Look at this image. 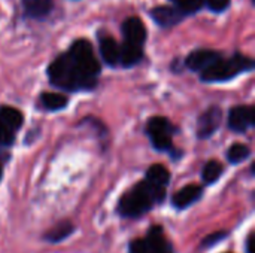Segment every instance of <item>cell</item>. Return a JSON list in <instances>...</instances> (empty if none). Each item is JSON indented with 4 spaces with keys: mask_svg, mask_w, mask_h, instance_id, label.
<instances>
[{
    "mask_svg": "<svg viewBox=\"0 0 255 253\" xmlns=\"http://www.w3.org/2000/svg\"><path fill=\"white\" fill-rule=\"evenodd\" d=\"M100 63L87 39L75 40L48 67L49 82L66 91L93 89L97 85Z\"/></svg>",
    "mask_w": 255,
    "mask_h": 253,
    "instance_id": "6da1fadb",
    "label": "cell"
},
{
    "mask_svg": "<svg viewBox=\"0 0 255 253\" xmlns=\"http://www.w3.org/2000/svg\"><path fill=\"white\" fill-rule=\"evenodd\" d=\"M164 200V188L154 186L146 180L137 183L131 191H128L118 204V210L123 216L137 218L148 212L154 203H161Z\"/></svg>",
    "mask_w": 255,
    "mask_h": 253,
    "instance_id": "7a4b0ae2",
    "label": "cell"
},
{
    "mask_svg": "<svg viewBox=\"0 0 255 253\" xmlns=\"http://www.w3.org/2000/svg\"><path fill=\"white\" fill-rule=\"evenodd\" d=\"M254 69V60L244 55V54H235L230 58H220L212 66L205 69L200 73V78L203 82H224L230 81L235 76L251 72Z\"/></svg>",
    "mask_w": 255,
    "mask_h": 253,
    "instance_id": "3957f363",
    "label": "cell"
},
{
    "mask_svg": "<svg viewBox=\"0 0 255 253\" xmlns=\"http://www.w3.org/2000/svg\"><path fill=\"white\" fill-rule=\"evenodd\" d=\"M146 133L151 137V142L155 149L160 151H167L172 148V125L166 118H151L146 125Z\"/></svg>",
    "mask_w": 255,
    "mask_h": 253,
    "instance_id": "277c9868",
    "label": "cell"
},
{
    "mask_svg": "<svg viewBox=\"0 0 255 253\" xmlns=\"http://www.w3.org/2000/svg\"><path fill=\"white\" fill-rule=\"evenodd\" d=\"M121 31L124 43L143 48V43L146 40V28L139 16H128L127 19H124V22L121 24Z\"/></svg>",
    "mask_w": 255,
    "mask_h": 253,
    "instance_id": "5b68a950",
    "label": "cell"
},
{
    "mask_svg": "<svg viewBox=\"0 0 255 253\" xmlns=\"http://www.w3.org/2000/svg\"><path fill=\"white\" fill-rule=\"evenodd\" d=\"M149 15L154 19V22L163 28H170V27L179 24L185 18V15L181 13L173 4L155 6L149 10Z\"/></svg>",
    "mask_w": 255,
    "mask_h": 253,
    "instance_id": "8992f818",
    "label": "cell"
},
{
    "mask_svg": "<svg viewBox=\"0 0 255 253\" xmlns=\"http://www.w3.org/2000/svg\"><path fill=\"white\" fill-rule=\"evenodd\" d=\"M221 52L212 49H196L185 58V66L193 72H203L221 58Z\"/></svg>",
    "mask_w": 255,
    "mask_h": 253,
    "instance_id": "52a82bcc",
    "label": "cell"
},
{
    "mask_svg": "<svg viewBox=\"0 0 255 253\" xmlns=\"http://www.w3.org/2000/svg\"><path fill=\"white\" fill-rule=\"evenodd\" d=\"M254 125V109L251 106H236L229 113V127L236 133H245Z\"/></svg>",
    "mask_w": 255,
    "mask_h": 253,
    "instance_id": "ba28073f",
    "label": "cell"
},
{
    "mask_svg": "<svg viewBox=\"0 0 255 253\" xmlns=\"http://www.w3.org/2000/svg\"><path fill=\"white\" fill-rule=\"evenodd\" d=\"M221 124V109L220 107H211L208 109L197 122V136L200 139H206L211 137L217 128Z\"/></svg>",
    "mask_w": 255,
    "mask_h": 253,
    "instance_id": "9c48e42d",
    "label": "cell"
},
{
    "mask_svg": "<svg viewBox=\"0 0 255 253\" xmlns=\"http://www.w3.org/2000/svg\"><path fill=\"white\" fill-rule=\"evenodd\" d=\"M27 16L42 19L48 16L52 10L54 0H21Z\"/></svg>",
    "mask_w": 255,
    "mask_h": 253,
    "instance_id": "30bf717a",
    "label": "cell"
},
{
    "mask_svg": "<svg viewBox=\"0 0 255 253\" xmlns=\"http://www.w3.org/2000/svg\"><path fill=\"white\" fill-rule=\"evenodd\" d=\"M100 48V55L103 61L109 66H117L120 64V45L117 40L111 36H103L99 43Z\"/></svg>",
    "mask_w": 255,
    "mask_h": 253,
    "instance_id": "8fae6325",
    "label": "cell"
},
{
    "mask_svg": "<svg viewBox=\"0 0 255 253\" xmlns=\"http://www.w3.org/2000/svg\"><path fill=\"white\" fill-rule=\"evenodd\" d=\"M200 195H202V188L199 185H187L173 195L172 201H173L175 207L184 209V207H188L190 204H193L194 201H197L200 198Z\"/></svg>",
    "mask_w": 255,
    "mask_h": 253,
    "instance_id": "7c38bea8",
    "label": "cell"
},
{
    "mask_svg": "<svg viewBox=\"0 0 255 253\" xmlns=\"http://www.w3.org/2000/svg\"><path fill=\"white\" fill-rule=\"evenodd\" d=\"M145 242H146L151 253H172V248L167 243V240H166V237L163 234L161 227H154L149 231L148 239Z\"/></svg>",
    "mask_w": 255,
    "mask_h": 253,
    "instance_id": "4fadbf2b",
    "label": "cell"
},
{
    "mask_svg": "<svg viewBox=\"0 0 255 253\" xmlns=\"http://www.w3.org/2000/svg\"><path fill=\"white\" fill-rule=\"evenodd\" d=\"M143 58V48L130 43H123L120 46V63L124 67H133Z\"/></svg>",
    "mask_w": 255,
    "mask_h": 253,
    "instance_id": "5bb4252c",
    "label": "cell"
},
{
    "mask_svg": "<svg viewBox=\"0 0 255 253\" xmlns=\"http://www.w3.org/2000/svg\"><path fill=\"white\" fill-rule=\"evenodd\" d=\"M22 121H24L22 113H21L18 109L10 107V106H3V107H0V122H1L4 127H7L9 130L13 131V130L21 128Z\"/></svg>",
    "mask_w": 255,
    "mask_h": 253,
    "instance_id": "9a60e30c",
    "label": "cell"
},
{
    "mask_svg": "<svg viewBox=\"0 0 255 253\" xmlns=\"http://www.w3.org/2000/svg\"><path fill=\"white\" fill-rule=\"evenodd\" d=\"M169 179H170V174L167 169L160 164H155L151 169H148L146 176H145V180L148 183L154 186H160V188H166V185L169 183Z\"/></svg>",
    "mask_w": 255,
    "mask_h": 253,
    "instance_id": "2e32d148",
    "label": "cell"
},
{
    "mask_svg": "<svg viewBox=\"0 0 255 253\" xmlns=\"http://www.w3.org/2000/svg\"><path fill=\"white\" fill-rule=\"evenodd\" d=\"M40 101H42V106L46 107L48 110H60L66 107L69 103L66 95L57 94V92H43L40 95Z\"/></svg>",
    "mask_w": 255,
    "mask_h": 253,
    "instance_id": "e0dca14e",
    "label": "cell"
},
{
    "mask_svg": "<svg viewBox=\"0 0 255 253\" xmlns=\"http://www.w3.org/2000/svg\"><path fill=\"white\" fill-rule=\"evenodd\" d=\"M73 225L70 222H60L58 225H55L54 228L49 230V233L45 234V240L51 242V243H58L64 239H67L72 233H73Z\"/></svg>",
    "mask_w": 255,
    "mask_h": 253,
    "instance_id": "ac0fdd59",
    "label": "cell"
},
{
    "mask_svg": "<svg viewBox=\"0 0 255 253\" xmlns=\"http://www.w3.org/2000/svg\"><path fill=\"white\" fill-rule=\"evenodd\" d=\"M170 1L185 16L193 15L203 7V0H170Z\"/></svg>",
    "mask_w": 255,
    "mask_h": 253,
    "instance_id": "d6986e66",
    "label": "cell"
},
{
    "mask_svg": "<svg viewBox=\"0 0 255 253\" xmlns=\"http://www.w3.org/2000/svg\"><path fill=\"white\" fill-rule=\"evenodd\" d=\"M250 154H251V149L247 145L236 143L227 151V158L232 164H239V163L245 161L250 157Z\"/></svg>",
    "mask_w": 255,
    "mask_h": 253,
    "instance_id": "ffe728a7",
    "label": "cell"
},
{
    "mask_svg": "<svg viewBox=\"0 0 255 253\" xmlns=\"http://www.w3.org/2000/svg\"><path fill=\"white\" fill-rule=\"evenodd\" d=\"M223 174V166L218 161H209L203 169V180L206 183H214Z\"/></svg>",
    "mask_w": 255,
    "mask_h": 253,
    "instance_id": "44dd1931",
    "label": "cell"
},
{
    "mask_svg": "<svg viewBox=\"0 0 255 253\" xmlns=\"http://www.w3.org/2000/svg\"><path fill=\"white\" fill-rule=\"evenodd\" d=\"M203 6H206L209 10L215 13H220L230 6V0H203Z\"/></svg>",
    "mask_w": 255,
    "mask_h": 253,
    "instance_id": "7402d4cb",
    "label": "cell"
},
{
    "mask_svg": "<svg viewBox=\"0 0 255 253\" xmlns=\"http://www.w3.org/2000/svg\"><path fill=\"white\" fill-rule=\"evenodd\" d=\"M13 143V131L0 122V146H10Z\"/></svg>",
    "mask_w": 255,
    "mask_h": 253,
    "instance_id": "603a6c76",
    "label": "cell"
},
{
    "mask_svg": "<svg viewBox=\"0 0 255 253\" xmlns=\"http://www.w3.org/2000/svg\"><path fill=\"white\" fill-rule=\"evenodd\" d=\"M130 253H151L145 240H134L130 245Z\"/></svg>",
    "mask_w": 255,
    "mask_h": 253,
    "instance_id": "cb8c5ba5",
    "label": "cell"
},
{
    "mask_svg": "<svg viewBox=\"0 0 255 253\" xmlns=\"http://www.w3.org/2000/svg\"><path fill=\"white\" fill-rule=\"evenodd\" d=\"M226 236H227V233H224V231H223V233H214V234L208 236V237L203 240V246H205V248H206V246H208V248H209V246H214V245H217L218 242H221Z\"/></svg>",
    "mask_w": 255,
    "mask_h": 253,
    "instance_id": "d4e9b609",
    "label": "cell"
},
{
    "mask_svg": "<svg viewBox=\"0 0 255 253\" xmlns=\"http://www.w3.org/2000/svg\"><path fill=\"white\" fill-rule=\"evenodd\" d=\"M254 236L251 234L247 240V252L248 253H254Z\"/></svg>",
    "mask_w": 255,
    "mask_h": 253,
    "instance_id": "484cf974",
    "label": "cell"
},
{
    "mask_svg": "<svg viewBox=\"0 0 255 253\" xmlns=\"http://www.w3.org/2000/svg\"><path fill=\"white\" fill-rule=\"evenodd\" d=\"M0 177H1V167H0Z\"/></svg>",
    "mask_w": 255,
    "mask_h": 253,
    "instance_id": "4316f807",
    "label": "cell"
}]
</instances>
